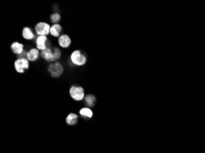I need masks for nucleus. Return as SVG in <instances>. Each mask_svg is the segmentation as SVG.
Returning a JSON list of instances; mask_svg holds the SVG:
<instances>
[{
    "label": "nucleus",
    "instance_id": "f257e3e1",
    "mask_svg": "<svg viewBox=\"0 0 205 153\" xmlns=\"http://www.w3.org/2000/svg\"><path fill=\"white\" fill-rule=\"evenodd\" d=\"M71 60L77 66H82L86 62L85 57L79 50H75L71 53Z\"/></svg>",
    "mask_w": 205,
    "mask_h": 153
},
{
    "label": "nucleus",
    "instance_id": "f03ea898",
    "mask_svg": "<svg viewBox=\"0 0 205 153\" xmlns=\"http://www.w3.org/2000/svg\"><path fill=\"white\" fill-rule=\"evenodd\" d=\"M69 94L75 101H81L84 97V89L81 86H73L69 89Z\"/></svg>",
    "mask_w": 205,
    "mask_h": 153
},
{
    "label": "nucleus",
    "instance_id": "7ed1b4c3",
    "mask_svg": "<svg viewBox=\"0 0 205 153\" xmlns=\"http://www.w3.org/2000/svg\"><path fill=\"white\" fill-rule=\"evenodd\" d=\"M14 66L17 73H23L25 69L29 68V62L26 58L18 59L15 61Z\"/></svg>",
    "mask_w": 205,
    "mask_h": 153
},
{
    "label": "nucleus",
    "instance_id": "20e7f679",
    "mask_svg": "<svg viewBox=\"0 0 205 153\" xmlns=\"http://www.w3.org/2000/svg\"><path fill=\"white\" fill-rule=\"evenodd\" d=\"M52 77H58L61 75L63 72V68L58 62H55L54 64H51L48 67Z\"/></svg>",
    "mask_w": 205,
    "mask_h": 153
},
{
    "label": "nucleus",
    "instance_id": "39448f33",
    "mask_svg": "<svg viewBox=\"0 0 205 153\" xmlns=\"http://www.w3.org/2000/svg\"><path fill=\"white\" fill-rule=\"evenodd\" d=\"M50 26L45 22H39L35 26V31L39 36H47L50 33Z\"/></svg>",
    "mask_w": 205,
    "mask_h": 153
},
{
    "label": "nucleus",
    "instance_id": "423d86ee",
    "mask_svg": "<svg viewBox=\"0 0 205 153\" xmlns=\"http://www.w3.org/2000/svg\"><path fill=\"white\" fill-rule=\"evenodd\" d=\"M47 41V37L46 36H39L36 39V47L39 50H44L47 49L46 42Z\"/></svg>",
    "mask_w": 205,
    "mask_h": 153
},
{
    "label": "nucleus",
    "instance_id": "0eeeda50",
    "mask_svg": "<svg viewBox=\"0 0 205 153\" xmlns=\"http://www.w3.org/2000/svg\"><path fill=\"white\" fill-rule=\"evenodd\" d=\"M41 56L42 58H43L44 59H46L47 61H55V58L54 55L52 52V50L50 48L47 47L46 50H44L41 51Z\"/></svg>",
    "mask_w": 205,
    "mask_h": 153
},
{
    "label": "nucleus",
    "instance_id": "6e6552de",
    "mask_svg": "<svg viewBox=\"0 0 205 153\" xmlns=\"http://www.w3.org/2000/svg\"><path fill=\"white\" fill-rule=\"evenodd\" d=\"M58 44L61 47L67 48L71 44V39L68 35L63 34L58 38Z\"/></svg>",
    "mask_w": 205,
    "mask_h": 153
},
{
    "label": "nucleus",
    "instance_id": "1a4fd4ad",
    "mask_svg": "<svg viewBox=\"0 0 205 153\" xmlns=\"http://www.w3.org/2000/svg\"><path fill=\"white\" fill-rule=\"evenodd\" d=\"M39 50L36 49H32L29 51L26 52V58L31 61L36 60L39 56Z\"/></svg>",
    "mask_w": 205,
    "mask_h": 153
},
{
    "label": "nucleus",
    "instance_id": "9d476101",
    "mask_svg": "<svg viewBox=\"0 0 205 153\" xmlns=\"http://www.w3.org/2000/svg\"><path fill=\"white\" fill-rule=\"evenodd\" d=\"M11 49L15 54L20 55L23 51V45L18 42H15L11 45Z\"/></svg>",
    "mask_w": 205,
    "mask_h": 153
},
{
    "label": "nucleus",
    "instance_id": "9b49d317",
    "mask_svg": "<svg viewBox=\"0 0 205 153\" xmlns=\"http://www.w3.org/2000/svg\"><path fill=\"white\" fill-rule=\"evenodd\" d=\"M61 26L58 24H54L51 27H50V33L51 34V35H52L54 37H58L61 31Z\"/></svg>",
    "mask_w": 205,
    "mask_h": 153
},
{
    "label": "nucleus",
    "instance_id": "f8f14e48",
    "mask_svg": "<svg viewBox=\"0 0 205 153\" xmlns=\"http://www.w3.org/2000/svg\"><path fill=\"white\" fill-rule=\"evenodd\" d=\"M22 35H23V37L25 39H28V40H31L34 37V34L33 33L31 29L28 28V27H25V28H23V31H22Z\"/></svg>",
    "mask_w": 205,
    "mask_h": 153
},
{
    "label": "nucleus",
    "instance_id": "ddd939ff",
    "mask_svg": "<svg viewBox=\"0 0 205 153\" xmlns=\"http://www.w3.org/2000/svg\"><path fill=\"white\" fill-rule=\"evenodd\" d=\"M78 116L74 113H70L66 118V121L68 124L72 125L76 124L77 121Z\"/></svg>",
    "mask_w": 205,
    "mask_h": 153
},
{
    "label": "nucleus",
    "instance_id": "4468645a",
    "mask_svg": "<svg viewBox=\"0 0 205 153\" xmlns=\"http://www.w3.org/2000/svg\"><path fill=\"white\" fill-rule=\"evenodd\" d=\"M80 114L85 118H87V117L88 118H92L93 116L92 111L88 108H83L80 110Z\"/></svg>",
    "mask_w": 205,
    "mask_h": 153
},
{
    "label": "nucleus",
    "instance_id": "2eb2a0df",
    "mask_svg": "<svg viewBox=\"0 0 205 153\" xmlns=\"http://www.w3.org/2000/svg\"><path fill=\"white\" fill-rule=\"evenodd\" d=\"M85 101L87 105L90 107H93L95 102V97L93 95H88L85 97Z\"/></svg>",
    "mask_w": 205,
    "mask_h": 153
},
{
    "label": "nucleus",
    "instance_id": "dca6fc26",
    "mask_svg": "<svg viewBox=\"0 0 205 153\" xmlns=\"http://www.w3.org/2000/svg\"><path fill=\"white\" fill-rule=\"evenodd\" d=\"M50 19L53 23H57L60 19V15L58 13H55L50 16Z\"/></svg>",
    "mask_w": 205,
    "mask_h": 153
},
{
    "label": "nucleus",
    "instance_id": "f3484780",
    "mask_svg": "<svg viewBox=\"0 0 205 153\" xmlns=\"http://www.w3.org/2000/svg\"><path fill=\"white\" fill-rule=\"evenodd\" d=\"M53 55H54V58H55V61L57 59H58L61 57V52H60V49L58 48H55L54 52H53Z\"/></svg>",
    "mask_w": 205,
    "mask_h": 153
},
{
    "label": "nucleus",
    "instance_id": "a211bd4d",
    "mask_svg": "<svg viewBox=\"0 0 205 153\" xmlns=\"http://www.w3.org/2000/svg\"><path fill=\"white\" fill-rule=\"evenodd\" d=\"M26 57V52L23 51L21 54H20V55H19V59H21V58H25V57Z\"/></svg>",
    "mask_w": 205,
    "mask_h": 153
}]
</instances>
